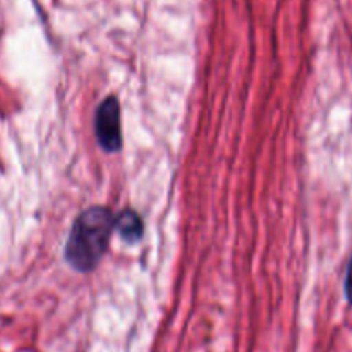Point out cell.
I'll use <instances>...</instances> for the list:
<instances>
[{"label":"cell","mask_w":352,"mask_h":352,"mask_svg":"<svg viewBox=\"0 0 352 352\" xmlns=\"http://www.w3.org/2000/svg\"><path fill=\"white\" fill-rule=\"evenodd\" d=\"M116 217L105 206H91L76 219L65 244V260L74 270L91 272L109 248Z\"/></svg>","instance_id":"6da1fadb"},{"label":"cell","mask_w":352,"mask_h":352,"mask_svg":"<svg viewBox=\"0 0 352 352\" xmlns=\"http://www.w3.org/2000/svg\"><path fill=\"white\" fill-rule=\"evenodd\" d=\"M96 141L105 151L116 153L122 146V131H120V107L116 96L103 100L96 109L95 116Z\"/></svg>","instance_id":"7a4b0ae2"},{"label":"cell","mask_w":352,"mask_h":352,"mask_svg":"<svg viewBox=\"0 0 352 352\" xmlns=\"http://www.w3.org/2000/svg\"><path fill=\"white\" fill-rule=\"evenodd\" d=\"M116 229L126 243L134 244L143 237V220L134 210L127 208L116 217Z\"/></svg>","instance_id":"3957f363"},{"label":"cell","mask_w":352,"mask_h":352,"mask_svg":"<svg viewBox=\"0 0 352 352\" xmlns=\"http://www.w3.org/2000/svg\"><path fill=\"white\" fill-rule=\"evenodd\" d=\"M346 296H347V301L352 305V256H351L349 267H347V275H346Z\"/></svg>","instance_id":"277c9868"}]
</instances>
